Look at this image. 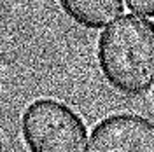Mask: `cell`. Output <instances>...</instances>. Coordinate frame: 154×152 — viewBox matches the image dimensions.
<instances>
[{"instance_id": "1", "label": "cell", "mask_w": 154, "mask_h": 152, "mask_svg": "<svg viewBox=\"0 0 154 152\" xmlns=\"http://www.w3.org/2000/svg\"><path fill=\"white\" fill-rule=\"evenodd\" d=\"M96 63L105 82L119 95L137 98L154 86V23L121 16L102 32Z\"/></svg>"}, {"instance_id": "3", "label": "cell", "mask_w": 154, "mask_h": 152, "mask_svg": "<svg viewBox=\"0 0 154 152\" xmlns=\"http://www.w3.org/2000/svg\"><path fill=\"white\" fill-rule=\"evenodd\" d=\"M88 152H154V123L137 114H114L95 126Z\"/></svg>"}, {"instance_id": "2", "label": "cell", "mask_w": 154, "mask_h": 152, "mask_svg": "<svg viewBox=\"0 0 154 152\" xmlns=\"http://www.w3.org/2000/svg\"><path fill=\"white\" fill-rule=\"evenodd\" d=\"M28 152H88V128L81 115L54 98H38L21 115Z\"/></svg>"}, {"instance_id": "4", "label": "cell", "mask_w": 154, "mask_h": 152, "mask_svg": "<svg viewBox=\"0 0 154 152\" xmlns=\"http://www.w3.org/2000/svg\"><path fill=\"white\" fill-rule=\"evenodd\" d=\"M58 5L84 30L105 28L125 12V0H58Z\"/></svg>"}, {"instance_id": "5", "label": "cell", "mask_w": 154, "mask_h": 152, "mask_svg": "<svg viewBox=\"0 0 154 152\" xmlns=\"http://www.w3.org/2000/svg\"><path fill=\"white\" fill-rule=\"evenodd\" d=\"M126 5L135 14L154 18V0H126Z\"/></svg>"}]
</instances>
